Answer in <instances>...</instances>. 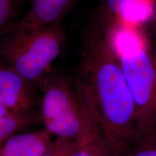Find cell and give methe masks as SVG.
<instances>
[{"mask_svg":"<svg viewBox=\"0 0 156 156\" xmlns=\"http://www.w3.org/2000/svg\"><path fill=\"white\" fill-rule=\"evenodd\" d=\"M112 35L96 23L87 28L75 82L101 134L116 156H126L140 141L136 108Z\"/></svg>","mask_w":156,"mask_h":156,"instance_id":"obj_1","label":"cell"},{"mask_svg":"<svg viewBox=\"0 0 156 156\" xmlns=\"http://www.w3.org/2000/svg\"><path fill=\"white\" fill-rule=\"evenodd\" d=\"M38 84L41 116L48 133L80 144L101 133L75 80L62 74H48Z\"/></svg>","mask_w":156,"mask_h":156,"instance_id":"obj_2","label":"cell"},{"mask_svg":"<svg viewBox=\"0 0 156 156\" xmlns=\"http://www.w3.org/2000/svg\"><path fill=\"white\" fill-rule=\"evenodd\" d=\"M113 44L133 96L140 141L156 136V51L148 50L138 35L124 30Z\"/></svg>","mask_w":156,"mask_h":156,"instance_id":"obj_3","label":"cell"},{"mask_svg":"<svg viewBox=\"0 0 156 156\" xmlns=\"http://www.w3.org/2000/svg\"><path fill=\"white\" fill-rule=\"evenodd\" d=\"M65 41L62 23L9 30L0 40V59L33 84L48 75Z\"/></svg>","mask_w":156,"mask_h":156,"instance_id":"obj_4","label":"cell"},{"mask_svg":"<svg viewBox=\"0 0 156 156\" xmlns=\"http://www.w3.org/2000/svg\"><path fill=\"white\" fill-rule=\"evenodd\" d=\"M34 85L0 59V100L12 114L30 116L36 104Z\"/></svg>","mask_w":156,"mask_h":156,"instance_id":"obj_5","label":"cell"},{"mask_svg":"<svg viewBox=\"0 0 156 156\" xmlns=\"http://www.w3.org/2000/svg\"><path fill=\"white\" fill-rule=\"evenodd\" d=\"M77 0H30V7L11 29L39 27L61 23Z\"/></svg>","mask_w":156,"mask_h":156,"instance_id":"obj_6","label":"cell"},{"mask_svg":"<svg viewBox=\"0 0 156 156\" xmlns=\"http://www.w3.org/2000/svg\"><path fill=\"white\" fill-rule=\"evenodd\" d=\"M52 137L45 129L17 132L0 145V156H41L52 143Z\"/></svg>","mask_w":156,"mask_h":156,"instance_id":"obj_7","label":"cell"},{"mask_svg":"<svg viewBox=\"0 0 156 156\" xmlns=\"http://www.w3.org/2000/svg\"><path fill=\"white\" fill-rule=\"evenodd\" d=\"M103 1V0H102ZM136 0H103V5L99 11L96 24L104 30L112 32V27L116 20L124 15L126 9Z\"/></svg>","mask_w":156,"mask_h":156,"instance_id":"obj_8","label":"cell"},{"mask_svg":"<svg viewBox=\"0 0 156 156\" xmlns=\"http://www.w3.org/2000/svg\"><path fill=\"white\" fill-rule=\"evenodd\" d=\"M72 156H116L101 133L78 146Z\"/></svg>","mask_w":156,"mask_h":156,"instance_id":"obj_9","label":"cell"},{"mask_svg":"<svg viewBox=\"0 0 156 156\" xmlns=\"http://www.w3.org/2000/svg\"><path fill=\"white\" fill-rule=\"evenodd\" d=\"M30 122L31 119L28 116L11 114L0 116V143L12 134L20 132Z\"/></svg>","mask_w":156,"mask_h":156,"instance_id":"obj_10","label":"cell"},{"mask_svg":"<svg viewBox=\"0 0 156 156\" xmlns=\"http://www.w3.org/2000/svg\"><path fill=\"white\" fill-rule=\"evenodd\" d=\"M80 145L81 144L72 140L55 138L41 156H72Z\"/></svg>","mask_w":156,"mask_h":156,"instance_id":"obj_11","label":"cell"},{"mask_svg":"<svg viewBox=\"0 0 156 156\" xmlns=\"http://www.w3.org/2000/svg\"><path fill=\"white\" fill-rule=\"evenodd\" d=\"M17 0H0V35L3 36L10 28Z\"/></svg>","mask_w":156,"mask_h":156,"instance_id":"obj_12","label":"cell"},{"mask_svg":"<svg viewBox=\"0 0 156 156\" xmlns=\"http://www.w3.org/2000/svg\"><path fill=\"white\" fill-rule=\"evenodd\" d=\"M126 156H156V136L140 140Z\"/></svg>","mask_w":156,"mask_h":156,"instance_id":"obj_13","label":"cell"},{"mask_svg":"<svg viewBox=\"0 0 156 156\" xmlns=\"http://www.w3.org/2000/svg\"><path fill=\"white\" fill-rule=\"evenodd\" d=\"M13 114L9 112V109L5 106V105L0 100V116H5L8 115Z\"/></svg>","mask_w":156,"mask_h":156,"instance_id":"obj_14","label":"cell"},{"mask_svg":"<svg viewBox=\"0 0 156 156\" xmlns=\"http://www.w3.org/2000/svg\"><path fill=\"white\" fill-rule=\"evenodd\" d=\"M153 25H156V14L155 16V19H154V20H153Z\"/></svg>","mask_w":156,"mask_h":156,"instance_id":"obj_15","label":"cell"},{"mask_svg":"<svg viewBox=\"0 0 156 156\" xmlns=\"http://www.w3.org/2000/svg\"><path fill=\"white\" fill-rule=\"evenodd\" d=\"M151 2H156V0H151Z\"/></svg>","mask_w":156,"mask_h":156,"instance_id":"obj_16","label":"cell"},{"mask_svg":"<svg viewBox=\"0 0 156 156\" xmlns=\"http://www.w3.org/2000/svg\"><path fill=\"white\" fill-rule=\"evenodd\" d=\"M2 143H0V145H1V144H2Z\"/></svg>","mask_w":156,"mask_h":156,"instance_id":"obj_17","label":"cell"}]
</instances>
